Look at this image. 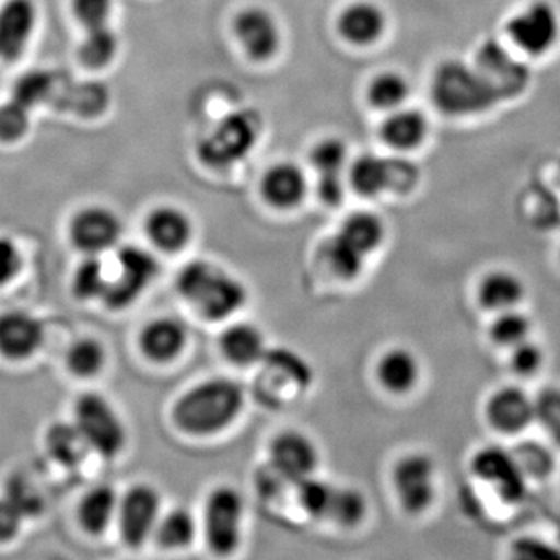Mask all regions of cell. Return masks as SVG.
Segmentation results:
<instances>
[{
	"label": "cell",
	"instance_id": "1",
	"mask_svg": "<svg viewBox=\"0 0 560 560\" xmlns=\"http://www.w3.org/2000/svg\"><path fill=\"white\" fill-rule=\"evenodd\" d=\"M245 407L241 383L213 377L186 390L173 405V422L191 436H210L231 427Z\"/></svg>",
	"mask_w": 560,
	"mask_h": 560
},
{
	"label": "cell",
	"instance_id": "2",
	"mask_svg": "<svg viewBox=\"0 0 560 560\" xmlns=\"http://www.w3.org/2000/svg\"><path fill=\"white\" fill-rule=\"evenodd\" d=\"M434 108L453 119H469L495 108L499 95L474 61L445 60L434 68L430 80Z\"/></svg>",
	"mask_w": 560,
	"mask_h": 560
},
{
	"label": "cell",
	"instance_id": "3",
	"mask_svg": "<svg viewBox=\"0 0 560 560\" xmlns=\"http://www.w3.org/2000/svg\"><path fill=\"white\" fill-rule=\"evenodd\" d=\"M176 289L202 318L220 323L232 318L248 302L241 279L208 260H191L176 279Z\"/></svg>",
	"mask_w": 560,
	"mask_h": 560
},
{
	"label": "cell",
	"instance_id": "4",
	"mask_svg": "<svg viewBox=\"0 0 560 560\" xmlns=\"http://www.w3.org/2000/svg\"><path fill=\"white\" fill-rule=\"evenodd\" d=\"M386 241L385 221L370 210H357L346 217L324 246L330 271L338 279L355 280L364 270L368 257Z\"/></svg>",
	"mask_w": 560,
	"mask_h": 560
},
{
	"label": "cell",
	"instance_id": "5",
	"mask_svg": "<svg viewBox=\"0 0 560 560\" xmlns=\"http://www.w3.org/2000/svg\"><path fill=\"white\" fill-rule=\"evenodd\" d=\"M504 40L526 60H544L560 46V10L552 0H528L504 22Z\"/></svg>",
	"mask_w": 560,
	"mask_h": 560
},
{
	"label": "cell",
	"instance_id": "6",
	"mask_svg": "<svg viewBox=\"0 0 560 560\" xmlns=\"http://www.w3.org/2000/svg\"><path fill=\"white\" fill-rule=\"evenodd\" d=\"M75 425L91 451L114 459L127 447L128 433L119 412L98 393H86L75 404Z\"/></svg>",
	"mask_w": 560,
	"mask_h": 560
},
{
	"label": "cell",
	"instance_id": "7",
	"mask_svg": "<svg viewBox=\"0 0 560 560\" xmlns=\"http://www.w3.org/2000/svg\"><path fill=\"white\" fill-rule=\"evenodd\" d=\"M418 165L405 158L363 154L349 167V184L363 197H378L385 191L407 194L419 180Z\"/></svg>",
	"mask_w": 560,
	"mask_h": 560
},
{
	"label": "cell",
	"instance_id": "8",
	"mask_svg": "<svg viewBox=\"0 0 560 560\" xmlns=\"http://www.w3.org/2000/svg\"><path fill=\"white\" fill-rule=\"evenodd\" d=\"M245 522V501L230 486H220L209 493L202 515V529L210 551L230 556L238 550Z\"/></svg>",
	"mask_w": 560,
	"mask_h": 560
},
{
	"label": "cell",
	"instance_id": "9",
	"mask_svg": "<svg viewBox=\"0 0 560 560\" xmlns=\"http://www.w3.org/2000/svg\"><path fill=\"white\" fill-rule=\"evenodd\" d=\"M117 275L109 278L102 301L113 311L130 307L160 275V264L150 250L127 245L117 253Z\"/></svg>",
	"mask_w": 560,
	"mask_h": 560
},
{
	"label": "cell",
	"instance_id": "10",
	"mask_svg": "<svg viewBox=\"0 0 560 560\" xmlns=\"http://www.w3.org/2000/svg\"><path fill=\"white\" fill-rule=\"evenodd\" d=\"M471 61L499 95L500 102L518 97L528 86V60L512 49L506 40H485Z\"/></svg>",
	"mask_w": 560,
	"mask_h": 560
},
{
	"label": "cell",
	"instance_id": "11",
	"mask_svg": "<svg viewBox=\"0 0 560 560\" xmlns=\"http://www.w3.org/2000/svg\"><path fill=\"white\" fill-rule=\"evenodd\" d=\"M393 488L401 510L423 514L436 499V466L425 453H408L393 469Z\"/></svg>",
	"mask_w": 560,
	"mask_h": 560
},
{
	"label": "cell",
	"instance_id": "12",
	"mask_svg": "<svg viewBox=\"0 0 560 560\" xmlns=\"http://www.w3.org/2000/svg\"><path fill=\"white\" fill-rule=\"evenodd\" d=\"M268 466L294 489L318 469V447L301 431H282L272 438L268 448Z\"/></svg>",
	"mask_w": 560,
	"mask_h": 560
},
{
	"label": "cell",
	"instance_id": "13",
	"mask_svg": "<svg viewBox=\"0 0 560 560\" xmlns=\"http://www.w3.org/2000/svg\"><path fill=\"white\" fill-rule=\"evenodd\" d=\"M232 32L243 54L257 62L270 61L282 46V28L270 10L259 5L245 7L232 21Z\"/></svg>",
	"mask_w": 560,
	"mask_h": 560
},
{
	"label": "cell",
	"instance_id": "14",
	"mask_svg": "<svg viewBox=\"0 0 560 560\" xmlns=\"http://www.w3.org/2000/svg\"><path fill=\"white\" fill-rule=\"evenodd\" d=\"M161 495L153 486L136 485L120 499L117 522L121 540L139 548L153 537L161 521Z\"/></svg>",
	"mask_w": 560,
	"mask_h": 560
},
{
	"label": "cell",
	"instance_id": "15",
	"mask_svg": "<svg viewBox=\"0 0 560 560\" xmlns=\"http://www.w3.org/2000/svg\"><path fill=\"white\" fill-rule=\"evenodd\" d=\"M257 139V124L253 114L235 113L220 121L201 145L202 158L213 165L241 161Z\"/></svg>",
	"mask_w": 560,
	"mask_h": 560
},
{
	"label": "cell",
	"instance_id": "16",
	"mask_svg": "<svg viewBox=\"0 0 560 560\" xmlns=\"http://www.w3.org/2000/svg\"><path fill=\"white\" fill-rule=\"evenodd\" d=\"M121 231L119 217L102 206L80 210L69 228L70 241L86 256H101L113 249L120 241Z\"/></svg>",
	"mask_w": 560,
	"mask_h": 560
},
{
	"label": "cell",
	"instance_id": "17",
	"mask_svg": "<svg viewBox=\"0 0 560 560\" xmlns=\"http://www.w3.org/2000/svg\"><path fill=\"white\" fill-rule=\"evenodd\" d=\"M471 470L480 480L489 482L506 501H517L525 495V478L512 453L501 447H486L471 459Z\"/></svg>",
	"mask_w": 560,
	"mask_h": 560
},
{
	"label": "cell",
	"instance_id": "18",
	"mask_svg": "<svg viewBox=\"0 0 560 560\" xmlns=\"http://www.w3.org/2000/svg\"><path fill=\"white\" fill-rule=\"evenodd\" d=\"M38 21L33 0H7L0 7V60L16 61L27 49Z\"/></svg>",
	"mask_w": 560,
	"mask_h": 560
},
{
	"label": "cell",
	"instance_id": "19",
	"mask_svg": "<svg viewBox=\"0 0 560 560\" xmlns=\"http://www.w3.org/2000/svg\"><path fill=\"white\" fill-rule=\"evenodd\" d=\"M338 32L342 39L357 47L377 44L388 31V14L372 0H355L338 16Z\"/></svg>",
	"mask_w": 560,
	"mask_h": 560
},
{
	"label": "cell",
	"instance_id": "20",
	"mask_svg": "<svg viewBox=\"0 0 560 560\" xmlns=\"http://www.w3.org/2000/svg\"><path fill=\"white\" fill-rule=\"evenodd\" d=\"M486 416L501 433H522L536 420V399L517 386H503L490 396Z\"/></svg>",
	"mask_w": 560,
	"mask_h": 560
},
{
	"label": "cell",
	"instance_id": "21",
	"mask_svg": "<svg viewBox=\"0 0 560 560\" xmlns=\"http://www.w3.org/2000/svg\"><path fill=\"white\" fill-rule=\"evenodd\" d=\"M429 116L419 108L401 106L386 113L381 125V138L386 147L399 154L412 153L430 138Z\"/></svg>",
	"mask_w": 560,
	"mask_h": 560
},
{
	"label": "cell",
	"instance_id": "22",
	"mask_svg": "<svg viewBox=\"0 0 560 560\" xmlns=\"http://www.w3.org/2000/svg\"><path fill=\"white\" fill-rule=\"evenodd\" d=\"M145 234L162 253H179L194 237V223L183 209L164 205L151 210L145 219Z\"/></svg>",
	"mask_w": 560,
	"mask_h": 560
},
{
	"label": "cell",
	"instance_id": "23",
	"mask_svg": "<svg viewBox=\"0 0 560 560\" xmlns=\"http://www.w3.org/2000/svg\"><path fill=\"white\" fill-rule=\"evenodd\" d=\"M307 190L308 180L305 172L290 161L271 165L260 183L264 200L280 210L298 208L304 201Z\"/></svg>",
	"mask_w": 560,
	"mask_h": 560
},
{
	"label": "cell",
	"instance_id": "24",
	"mask_svg": "<svg viewBox=\"0 0 560 560\" xmlns=\"http://www.w3.org/2000/svg\"><path fill=\"white\" fill-rule=\"evenodd\" d=\"M44 341V327L27 312L0 315V353L10 360H24L38 352Z\"/></svg>",
	"mask_w": 560,
	"mask_h": 560
},
{
	"label": "cell",
	"instance_id": "25",
	"mask_svg": "<svg viewBox=\"0 0 560 560\" xmlns=\"http://www.w3.org/2000/svg\"><path fill=\"white\" fill-rule=\"evenodd\" d=\"M187 329L178 319L158 318L140 331L139 346L143 355L153 363H172L186 349Z\"/></svg>",
	"mask_w": 560,
	"mask_h": 560
},
{
	"label": "cell",
	"instance_id": "26",
	"mask_svg": "<svg viewBox=\"0 0 560 560\" xmlns=\"http://www.w3.org/2000/svg\"><path fill=\"white\" fill-rule=\"evenodd\" d=\"M220 349L224 359L241 368L261 364L270 350L264 331L250 323H235L226 327L220 337Z\"/></svg>",
	"mask_w": 560,
	"mask_h": 560
},
{
	"label": "cell",
	"instance_id": "27",
	"mask_svg": "<svg viewBox=\"0 0 560 560\" xmlns=\"http://www.w3.org/2000/svg\"><path fill=\"white\" fill-rule=\"evenodd\" d=\"M377 378L390 394H408L420 378V363L411 350L393 348L383 353L377 363Z\"/></svg>",
	"mask_w": 560,
	"mask_h": 560
},
{
	"label": "cell",
	"instance_id": "28",
	"mask_svg": "<svg viewBox=\"0 0 560 560\" xmlns=\"http://www.w3.org/2000/svg\"><path fill=\"white\" fill-rule=\"evenodd\" d=\"M326 497L320 521L331 522L341 528L350 529L360 526L366 518L370 506H368L366 497L359 489L330 482Z\"/></svg>",
	"mask_w": 560,
	"mask_h": 560
},
{
	"label": "cell",
	"instance_id": "29",
	"mask_svg": "<svg viewBox=\"0 0 560 560\" xmlns=\"http://www.w3.org/2000/svg\"><path fill=\"white\" fill-rule=\"evenodd\" d=\"M525 298V283L515 272L497 270L485 276L478 287V301L486 311H512Z\"/></svg>",
	"mask_w": 560,
	"mask_h": 560
},
{
	"label": "cell",
	"instance_id": "30",
	"mask_svg": "<svg viewBox=\"0 0 560 560\" xmlns=\"http://www.w3.org/2000/svg\"><path fill=\"white\" fill-rule=\"evenodd\" d=\"M120 499L108 485H98L83 497L79 506L80 525L92 536L105 533L116 521Z\"/></svg>",
	"mask_w": 560,
	"mask_h": 560
},
{
	"label": "cell",
	"instance_id": "31",
	"mask_svg": "<svg viewBox=\"0 0 560 560\" xmlns=\"http://www.w3.org/2000/svg\"><path fill=\"white\" fill-rule=\"evenodd\" d=\"M411 81L399 70H383L372 77L368 84L366 98L372 108L390 113L407 106L411 97Z\"/></svg>",
	"mask_w": 560,
	"mask_h": 560
},
{
	"label": "cell",
	"instance_id": "32",
	"mask_svg": "<svg viewBox=\"0 0 560 560\" xmlns=\"http://www.w3.org/2000/svg\"><path fill=\"white\" fill-rule=\"evenodd\" d=\"M47 452L60 466L77 467L90 455L91 447L75 422H58L46 436Z\"/></svg>",
	"mask_w": 560,
	"mask_h": 560
},
{
	"label": "cell",
	"instance_id": "33",
	"mask_svg": "<svg viewBox=\"0 0 560 560\" xmlns=\"http://www.w3.org/2000/svg\"><path fill=\"white\" fill-rule=\"evenodd\" d=\"M198 523L186 508H175L161 515L153 537L164 550H184L197 539Z\"/></svg>",
	"mask_w": 560,
	"mask_h": 560
},
{
	"label": "cell",
	"instance_id": "34",
	"mask_svg": "<svg viewBox=\"0 0 560 560\" xmlns=\"http://www.w3.org/2000/svg\"><path fill=\"white\" fill-rule=\"evenodd\" d=\"M119 36L109 24L86 28L80 44V60L91 69H103L116 60Z\"/></svg>",
	"mask_w": 560,
	"mask_h": 560
},
{
	"label": "cell",
	"instance_id": "35",
	"mask_svg": "<svg viewBox=\"0 0 560 560\" xmlns=\"http://www.w3.org/2000/svg\"><path fill=\"white\" fill-rule=\"evenodd\" d=\"M311 164L318 176L316 179H345L348 147L341 139H323L311 151Z\"/></svg>",
	"mask_w": 560,
	"mask_h": 560
},
{
	"label": "cell",
	"instance_id": "36",
	"mask_svg": "<svg viewBox=\"0 0 560 560\" xmlns=\"http://www.w3.org/2000/svg\"><path fill=\"white\" fill-rule=\"evenodd\" d=\"M69 371L80 378H92L101 374L106 364L105 346L95 338H80L70 346L66 355Z\"/></svg>",
	"mask_w": 560,
	"mask_h": 560
},
{
	"label": "cell",
	"instance_id": "37",
	"mask_svg": "<svg viewBox=\"0 0 560 560\" xmlns=\"http://www.w3.org/2000/svg\"><path fill=\"white\" fill-rule=\"evenodd\" d=\"M109 276H106L105 265L98 256H86L73 275V294L80 301L102 300L108 287Z\"/></svg>",
	"mask_w": 560,
	"mask_h": 560
},
{
	"label": "cell",
	"instance_id": "38",
	"mask_svg": "<svg viewBox=\"0 0 560 560\" xmlns=\"http://www.w3.org/2000/svg\"><path fill=\"white\" fill-rule=\"evenodd\" d=\"M530 334V320L525 313L515 311L497 313L490 326V338L501 348L512 349L514 346L528 340Z\"/></svg>",
	"mask_w": 560,
	"mask_h": 560
},
{
	"label": "cell",
	"instance_id": "39",
	"mask_svg": "<svg viewBox=\"0 0 560 560\" xmlns=\"http://www.w3.org/2000/svg\"><path fill=\"white\" fill-rule=\"evenodd\" d=\"M54 88L55 80L50 72L32 70L16 81L11 98L24 105L25 108L32 109L40 103L49 101Z\"/></svg>",
	"mask_w": 560,
	"mask_h": 560
},
{
	"label": "cell",
	"instance_id": "40",
	"mask_svg": "<svg viewBox=\"0 0 560 560\" xmlns=\"http://www.w3.org/2000/svg\"><path fill=\"white\" fill-rule=\"evenodd\" d=\"M31 127V109L16 101L0 105V140L2 142H16L24 138Z\"/></svg>",
	"mask_w": 560,
	"mask_h": 560
},
{
	"label": "cell",
	"instance_id": "41",
	"mask_svg": "<svg viewBox=\"0 0 560 560\" xmlns=\"http://www.w3.org/2000/svg\"><path fill=\"white\" fill-rule=\"evenodd\" d=\"M536 422L560 445V388H547L537 396Z\"/></svg>",
	"mask_w": 560,
	"mask_h": 560
},
{
	"label": "cell",
	"instance_id": "42",
	"mask_svg": "<svg viewBox=\"0 0 560 560\" xmlns=\"http://www.w3.org/2000/svg\"><path fill=\"white\" fill-rule=\"evenodd\" d=\"M544 350L539 345L529 340L521 342L511 349V368L522 377H530L540 371L544 364Z\"/></svg>",
	"mask_w": 560,
	"mask_h": 560
},
{
	"label": "cell",
	"instance_id": "43",
	"mask_svg": "<svg viewBox=\"0 0 560 560\" xmlns=\"http://www.w3.org/2000/svg\"><path fill=\"white\" fill-rule=\"evenodd\" d=\"M72 10L84 28L109 24L113 0H72Z\"/></svg>",
	"mask_w": 560,
	"mask_h": 560
},
{
	"label": "cell",
	"instance_id": "44",
	"mask_svg": "<svg viewBox=\"0 0 560 560\" xmlns=\"http://www.w3.org/2000/svg\"><path fill=\"white\" fill-rule=\"evenodd\" d=\"M514 456L526 477H544L551 469L550 452L545 451L541 445H522L521 451Z\"/></svg>",
	"mask_w": 560,
	"mask_h": 560
},
{
	"label": "cell",
	"instance_id": "45",
	"mask_svg": "<svg viewBox=\"0 0 560 560\" xmlns=\"http://www.w3.org/2000/svg\"><path fill=\"white\" fill-rule=\"evenodd\" d=\"M105 101V92H103L98 84L86 83L73 86V90L70 91L68 105L70 108L75 109L77 113L90 116V114L98 113L103 108Z\"/></svg>",
	"mask_w": 560,
	"mask_h": 560
},
{
	"label": "cell",
	"instance_id": "46",
	"mask_svg": "<svg viewBox=\"0 0 560 560\" xmlns=\"http://www.w3.org/2000/svg\"><path fill=\"white\" fill-rule=\"evenodd\" d=\"M25 511L10 495L0 499V541H10L20 534Z\"/></svg>",
	"mask_w": 560,
	"mask_h": 560
},
{
	"label": "cell",
	"instance_id": "47",
	"mask_svg": "<svg viewBox=\"0 0 560 560\" xmlns=\"http://www.w3.org/2000/svg\"><path fill=\"white\" fill-rule=\"evenodd\" d=\"M22 257L16 243L0 237V285L10 283L21 271Z\"/></svg>",
	"mask_w": 560,
	"mask_h": 560
},
{
	"label": "cell",
	"instance_id": "48",
	"mask_svg": "<svg viewBox=\"0 0 560 560\" xmlns=\"http://www.w3.org/2000/svg\"><path fill=\"white\" fill-rule=\"evenodd\" d=\"M515 552H517L518 558H536V559H547V558H559V552L552 550L550 545H540L537 540H521L514 547Z\"/></svg>",
	"mask_w": 560,
	"mask_h": 560
},
{
	"label": "cell",
	"instance_id": "49",
	"mask_svg": "<svg viewBox=\"0 0 560 560\" xmlns=\"http://www.w3.org/2000/svg\"><path fill=\"white\" fill-rule=\"evenodd\" d=\"M556 179H558V184H559V187H560V161L558 162V167H556Z\"/></svg>",
	"mask_w": 560,
	"mask_h": 560
}]
</instances>
